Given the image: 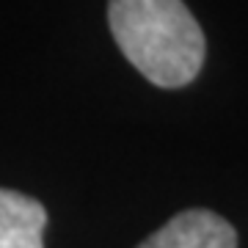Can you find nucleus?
<instances>
[{
	"instance_id": "nucleus-3",
	"label": "nucleus",
	"mask_w": 248,
	"mask_h": 248,
	"mask_svg": "<svg viewBox=\"0 0 248 248\" xmlns=\"http://www.w3.org/2000/svg\"><path fill=\"white\" fill-rule=\"evenodd\" d=\"M47 210L33 196L0 187V248H45Z\"/></svg>"
},
{
	"instance_id": "nucleus-2",
	"label": "nucleus",
	"mask_w": 248,
	"mask_h": 248,
	"mask_svg": "<svg viewBox=\"0 0 248 248\" xmlns=\"http://www.w3.org/2000/svg\"><path fill=\"white\" fill-rule=\"evenodd\" d=\"M135 248H237V232L213 210H182Z\"/></svg>"
},
{
	"instance_id": "nucleus-1",
	"label": "nucleus",
	"mask_w": 248,
	"mask_h": 248,
	"mask_svg": "<svg viewBox=\"0 0 248 248\" xmlns=\"http://www.w3.org/2000/svg\"><path fill=\"white\" fill-rule=\"evenodd\" d=\"M124 58L157 89H185L204 66L207 39L182 0H108Z\"/></svg>"
}]
</instances>
